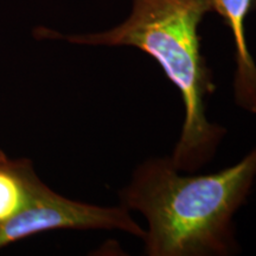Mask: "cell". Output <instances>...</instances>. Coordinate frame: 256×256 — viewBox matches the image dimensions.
I'll return each instance as SVG.
<instances>
[{
	"label": "cell",
	"instance_id": "3",
	"mask_svg": "<svg viewBox=\"0 0 256 256\" xmlns=\"http://www.w3.org/2000/svg\"><path fill=\"white\" fill-rule=\"evenodd\" d=\"M120 230L144 238L145 232L124 206H100L74 200L42 183L20 212L0 224V250L52 230Z\"/></svg>",
	"mask_w": 256,
	"mask_h": 256
},
{
	"label": "cell",
	"instance_id": "1",
	"mask_svg": "<svg viewBox=\"0 0 256 256\" xmlns=\"http://www.w3.org/2000/svg\"><path fill=\"white\" fill-rule=\"evenodd\" d=\"M209 12V0H132L126 19L108 30L62 34L38 26L34 36L78 46H132L154 58L184 104L183 127L171 160L179 171L194 172L212 158L226 134L206 114V100L215 86L202 55L200 26Z\"/></svg>",
	"mask_w": 256,
	"mask_h": 256
},
{
	"label": "cell",
	"instance_id": "5",
	"mask_svg": "<svg viewBox=\"0 0 256 256\" xmlns=\"http://www.w3.org/2000/svg\"><path fill=\"white\" fill-rule=\"evenodd\" d=\"M43 180L28 158H12L0 150V224L28 206Z\"/></svg>",
	"mask_w": 256,
	"mask_h": 256
},
{
	"label": "cell",
	"instance_id": "4",
	"mask_svg": "<svg viewBox=\"0 0 256 256\" xmlns=\"http://www.w3.org/2000/svg\"><path fill=\"white\" fill-rule=\"evenodd\" d=\"M209 2L212 12L223 19L232 34L236 60L235 100L242 110L256 113V64L246 37V19L252 0H209Z\"/></svg>",
	"mask_w": 256,
	"mask_h": 256
},
{
	"label": "cell",
	"instance_id": "2",
	"mask_svg": "<svg viewBox=\"0 0 256 256\" xmlns=\"http://www.w3.org/2000/svg\"><path fill=\"white\" fill-rule=\"evenodd\" d=\"M255 179L256 147L238 164L202 176H182L171 158H152L136 170L120 197L148 223L147 255H229L238 248L234 215Z\"/></svg>",
	"mask_w": 256,
	"mask_h": 256
}]
</instances>
